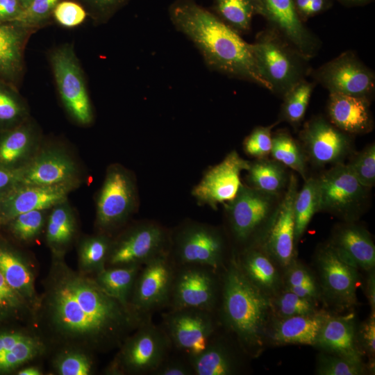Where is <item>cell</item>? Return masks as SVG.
<instances>
[{
  "label": "cell",
  "instance_id": "6da1fadb",
  "mask_svg": "<svg viewBox=\"0 0 375 375\" xmlns=\"http://www.w3.org/2000/svg\"><path fill=\"white\" fill-rule=\"evenodd\" d=\"M35 321L49 342L105 352L119 348L146 317L106 293L94 277L52 253Z\"/></svg>",
  "mask_w": 375,
  "mask_h": 375
},
{
  "label": "cell",
  "instance_id": "7a4b0ae2",
  "mask_svg": "<svg viewBox=\"0 0 375 375\" xmlns=\"http://www.w3.org/2000/svg\"><path fill=\"white\" fill-rule=\"evenodd\" d=\"M169 15L176 28L194 44L209 68L270 91L258 71L252 44L215 13L194 0H175Z\"/></svg>",
  "mask_w": 375,
  "mask_h": 375
},
{
  "label": "cell",
  "instance_id": "3957f363",
  "mask_svg": "<svg viewBox=\"0 0 375 375\" xmlns=\"http://www.w3.org/2000/svg\"><path fill=\"white\" fill-rule=\"evenodd\" d=\"M222 283L223 322L243 349L255 354L265 339L271 298L244 275L235 258L225 269Z\"/></svg>",
  "mask_w": 375,
  "mask_h": 375
},
{
  "label": "cell",
  "instance_id": "277c9868",
  "mask_svg": "<svg viewBox=\"0 0 375 375\" xmlns=\"http://www.w3.org/2000/svg\"><path fill=\"white\" fill-rule=\"evenodd\" d=\"M252 47L262 78L270 92L279 97L306 78L310 71L309 60L271 28L260 32Z\"/></svg>",
  "mask_w": 375,
  "mask_h": 375
},
{
  "label": "cell",
  "instance_id": "5b68a950",
  "mask_svg": "<svg viewBox=\"0 0 375 375\" xmlns=\"http://www.w3.org/2000/svg\"><path fill=\"white\" fill-rule=\"evenodd\" d=\"M169 340L162 328L144 318L119 347L107 367L108 374H151L167 358Z\"/></svg>",
  "mask_w": 375,
  "mask_h": 375
},
{
  "label": "cell",
  "instance_id": "8992f818",
  "mask_svg": "<svg viewBox=\"0 0 375 375\" xmlns=\"http://www.w3.org/2000/svg\"><path fill=\"white\" fill-rule=\"evenodd\" d=\"M53 78L63 106L70 117L81 126L94 120V112L84 73L72 44L53 48L49 54Z\"/></svg>",
  "mask_w": 375,
  "mask_h": 375
},
{
  "label": "cell",
  "instance_id": "52a82bcc",
  "mask_svg": "<svg viewBox=\"0 0 375 375\" xmlns=\"http://www.w3.org/2000/svg\"><path fill=\"white\" fill-rule=\"evenodd\" d=\"M283 194L265 192L242 184L234 199L224 203L235 239L241 243L253 239L255 243L274 217Z\"/></svg>",
  "mask_w": 375,
  "mask_h": 375
},
{
  "label": "cell",
  "instance_id": "ba28073f",
  "mask_svg": "<svg viewBox=\"0 0 375 375\" xmlns=\"http://www.w3.org/2000/svg\"><path fill=\"white\" fill-rule=\"evenodd\" d=\"M136 204V189L131 174L122 166L110 165L97 199L96 223L103 233L123 224Z\"/></svg>",
  "mask_w": 375,
  "mask_h": 375
},
{
  "label": "cell",
  "instance_id": "9c48e42d",
  "mask_svg": "<svg viewBox=\"0 0 375 375\" xmlns=\"http://www.w3.org/2000/svg\"><path fill=\"white\" fill-rule=\"evenodd\" d=\"M319 211L351 217L366 204L369 188L363 186L343 162L316 177Z\"/></svg>",
  "mask_w": 375,
  "mask_h": 375
},
{
  "label": "cell",
  "instance_id": "30bf717a",
  "mask_svg": "<svg viewBox=\"0 0 375 375\" xmlns=\"http://www.w3.org/2000/svg\"><path fill=\"white\" fill-rule=\"evenodd\" d=\"M175 267L167 251L142 266L129 299V307L135 313L146 317L168 306Z\"/></svg>",
  "mask_w": 375,
  "mask_h": 375
},
{
  "label": "cell",
  "instance_id": "8fae6325",
  "mask_svg": "<svg viewBox=\"0 0 375 375\" xmlns=\"http://www.w3.org/2000/svg\"><path fill=\"white\" fill-rule=\"evenodd\" d=\"M215 269L203 265H185L175 268L168 306L170 310L192 308L212 312L219 285Z\"/></svg>",
  "mask_w": 375,
  "mask_h": 375
},
{
  "label": "cell",
  "instance_id": "7c38bea8",
  "mask_svg": "<svg viewBox=\"0 0 375 375\" xmlns=\"http://www.w3.org/2000/svg\"><path fill=\"white\" fill-rule=\"evenodd\" d=\"M297 191V178L291 173L274 217L253 245L265 252L274 262L285 268L294 259V202Z\"/></svg>",
  "mask_w": 375,
  "mask_h": 375
},
{
  "label": "cell",
  "instance_id": "4fadbf2b",
  "mask_svg": "<svg viewBox=\"0 0 375 375\" xmlns=\"http://www.w3.org/2000/svg\"><path fill=\"white\" fill-rule=\"evenodd\" d=\"M19 183L74 190L81 183V172L74 159L63 149L42 146L32 159L17 170Z\"/></svg>",
  "mask_w": 375,
  "mask_h": 375
},
{
  "label": "cell",
  "instance_id": "5bb4252c",
  "mask_svg": "<svg viewBox=\"0 0 375 375\" xmlns=\"http://www.w3.org/2000/svg\"><path fill=\"white\" fill-rule=\"evenodd\" d=\"M162 329L171 346L188 359L200 354L215 331L212 312L192 309L170 310L162 315Z\"/></svg>",
  "mask_w": 375,
  "mask_h": 375
},
{
  "label": "cell",
  "instance_id": "9a60e30c",
  "mask_svg": "<svg viewBox=\"0 0 375 375\" xmlns=\"http://www.w3.org/2000/svg\"><path fill=\"white\" fill-rule=\"evenodd\" d=\"M315 81L329 92L360 97L371 100L375 76L352 51H345L322 65L314 73Z\"/></svg>",
  "mask_w": 375,
  "mask_h": 375
},
{
  "label": "cell",
  "instance_id": "2e32d148",
  "mask_svg": "<svg viewBox=\"0 0 375 375\" xmlns=\"http://www.w3.org/2000/svg\"><path fill=\"white\" fill-rule=\"evenodd\" d=\"M167 233L159 225L144 222L131 227L112 240L106 267L143 265L167 251Z\"/></svg>",
  "mask_w": 375,
  "mask_h": 375
},
{
  "label": "cell",
  "instance_id": "e0dca14e",
  "mask_svg": "<svg viewBox=\"0 0 375 375\" xmlns=\"http://www.w3.org/2000/svg\"><path fill=\"white\" fill-rule=\"evenodd\" d=\"M299 139L307 160L316 166L341 163L352 150L349 135L322 117L305 123Z\"/></svg>",
  "mask_w": 375,
  "mask_h": 375
},
{
  "label": "cell",
  "instance_id": "ac0fdd59",
  "mask_svg": "<svg viewBox=\"0 0 375 375\" xmlns=\"http://www.w3.org/2000/svg\"><path fill=\"white\" fill-rule=\"evenodd\" d=\"M224 253L221 233L210 226L189 224L176 235L174 257L180 265H203L217 270L222 265Z\"/></svg>",
  "mask_w": 375,
  "mask_h": 375
},
{
  "label": "cell",
  "instance_id": "d6986e66",
  "mask_svg": "<svg viewBox=\"0 0 375 375\" xmlns=\"http://www.w3.org/2000/svg\"><path fill=\"white\" fill-rule=\"evenodd\" d=\"M250 162L236 151H231L218 164L210 167L200 182L194 187L192 194L200 204L217 209L237 195L242 183L241 172L247 170Z\"/></svg>",
  "mask_w": 375,
  "mask_h": 375
},
{
  "label": "cell",
  "instance_id": "ffe728a7",
  "mask_svg": "<svg viewBox=\"0 0 375 375\" xmlns=\"http://www.w3.org/2000/svg\"><path fill=\"white\" fill-rule=\"evenodd\" d=\"M316 262L326 297L339 307L356 305L357 268L345 262L330 243L319 249Z\"/></svg>",
  "mask_w": 375,
  "mask_h": 375
},
{
  "label": "cell",
  "instance_id": "44dd1931",
  "mask_svg": "<svg viewBox=\"0 0 375 375\" xmlns=\"http://www.w3.org/2000/svg\"><path fill=\"white\" fill-rule=\"evenodd\" d=\"M262 15L271 29L278 33L308 60L320 48V41L303 24L294 0H260Z\"/></svg>",
  "mask_w": 375,
  "mask_h": 375
},
{
  "label": "cell",
  "instance_id": "7402d4cb",
  "mask_svg": "<svg viewBox=\"0 0 375 375\" xmlns=\"http://www.w3.org/2000/svg\"><path fill=\"white\" fill-rule=\"evenodd\" d=\"M49 343L40 331L31 326L0 329V374L17 372L42 358Z\"/></svg>",
  "mask_w": 375,
  "mask_h": 375
},
{
  "label": "cell",
  "instance_id": "603a6c76",
  "mask_svg": "<svg viewBox=\"0 0 375 375\" xmlns=\"http://www.w3.org/2000/svg\"><path fill=\"white\" fill-rule=\"evenodd\" d=\"M72 190L18 183L0 200V228L17 215L32 210H48L67 200Z\"/></svg>",
  "mask_w": 375,
  "mask_h": 375
},
{
  "label": "cell",
  "instance_id": "cb8c5ba5",
  "mask_svg": "<svg viewBox=\"0 0 375 375\" xmlns=\"http://www.w3.org/2000/svg\"><path fill=\"white\" fill-rule=\"evenodd\" d=\"M40 131L31 117L22 124L0 131V165L17 171L24 167L41 147Z\"/></svg>",
  "mask_w": 375,
  "mask_h": 375
},
{
  "label": "cell",
  "instance_id": "d4e9b609",
  "mask_svg": "<svg viewBox=\"0 0 375 375\" xmlns=\"http://www.w3.org/2000/svg\"><path fill=\"white\" fill-rule=\"evenodd\" d=\"M327 112L329 122L349 135L364 134L373 129L369 99L329 92Z\"/></svg>",
  "mask_w": 375,
  "mask_h": 375
},
{
  "label": "cell",
  "instance_id": "484cf974",
  "mask_svg": "<svg viewBox=\"0 0 375 375\" xmlns=\"http://www.w3.org/2000/svg\"><path fill=\"white\" fill-rule=\"evenodd\" d=\"M315 346L328 353L362 363L354 315L331 316L328 315L318 333Z\"/></svg>",
  "mask_w": 375,
  "mask_h": 375
},
{
  "label": "cell",
  "instance_id": "4316f807",
  "mask_svg": "<svg viewBox=\"0 0 375 375\" xmlns=\"http://www.w3.org/2000/svg\"><path fill=\"white\" fill-rule=\"evenodd\" d=\"M32 31L15 22H0V80L17 88L24 74V53Z\"/></svg>",
  "mask_w": 375,
  "mask_h": 375
},
{
  "label": "cell",
  "instance_id": "83f0119b",
  "mask_svg": "<svg viewBox=\"0 0 375 375\" xmlns=\"http://www.w3.org/2000/svg\"><path fill=\"white\" fill-rule=\"evenodd\" d=\"M330 244L348 264L367 271L374 269L375 246L365 228L354 224L343 226Z\"/></svg>",
  "mask_w": 375,
  "mask_h": 375
},
{
  "label": "cell",
  "instance_id": "f1b7e54d",
  "mask_svg": "<svg viewBox=\"0 0 375 375\" xmlns=\"http://www.w3.org/2000/svg\"><path fill=\"white\" fill-rule=\"evenodd\" d=\"M0 273L8 285L29 303L36 315L40 295L31 267L18 251L4 242H0Z\"/></svg>",
  "mask_w": 375,
  "mask_h": 375
},
{
  "label": "cell",
  "instance_id": "f546056e",
  "mask_svg": "<svg viewBox=\"0 0 375 375\" xmlns=\"http://www.w3.org/2000/svg\"><path fill=\"white\" fill-rule=\"evenodd\" d=\"M328 314H312L279 318L270 332L271 340L277 344H298L315 346L319 330Z\"/></svg>",
  "mask_w": 375,
  "mask_h": 375
},
{
  "label": "cell",
  "instance_id": "4dcf8cb0",
  "mask_svg": "<svg viewBox=\"0 0 375 375\" xmlns=\"http://www.w3.org/2000/svg\"><path fill=\"white\" fill-rule=\"evenodd\" d=\"M237 263L244 275L256 287L269 294L280 285V276L274 262L261 249L249 247Z\"/></svg>",
  "mask_w": 375,
  "mask_h": 375
},
{
  "label": "cell",
  "instance_id": "1f68e13d",
  "mask_svg": "<svg viewBox=\"0 0 375 375\" xmlns=\"http://www.w3.org/2000/svg\"><path fill=\"white\" fill-rule=\"evenodd\" d=\"M76 233V219L67 200L49 209L46 222V240L52 253L64 255Z\"/></svg>",
  "mask_w": 375,
  "mask_h": 375
},
{
  "label": "cell",
  "instance_id": "d6a6232c",
  "mask_svg": "<svg viewBox=\"0 0 375 375\" xmlns=\"http://www.w3.org/2000/svg\"><path fill=\"white\" fill-rule=\"evenodd\" d=\"M247 171L250 187L271 194L284 193L290 174L281 162L267 158L256 159Z\"/></svg>",
  "mask_w": 375,
  "mask_h": 375
},
{
  "label": "cell",
  "instance_id": "836d02e7",
  "mask_svg": "<svg viewBox=\"0 0 375 375\" xmlns=\"http://www.w3.org/2000/svg\"><path fill=\"white\" fill-rule=\"evenodd\" d=\"M189 362L196 375H231L237 372L236 361L229 349L212 338L206 348Z\"/></svg>",
  "mask_w": 375,
  "mask_h": 375
},
{
  "label": "cell",
  "instance_id": "e575fe53",
  "mask_svg": "<svg viewBox=\"0 0 375 375\" xmlns=\"http://www.w3.org/2000/svg\"><path fill=\"white\" fill-rule=\"evenodd\" d=\"M142 266L128 265L106 267L96 273L94 278L106 293L129 307L130 296Z\"/></svg>",
  "mask_w": 375,
  "mask_h": 375
},
{
  "label": "cell",
  "instance_id": "d590c367",
  "mask_svg": "<svg viewBox=\"0 0 375 375\" xmlns=\"http://www.w3.org/2000/svg\"><path fill=\"white\" fill-rule=\"evenodd\" d=\"M216 15L238 33L251 28L255 15H262L260 0H213Z\"/></svg>",
  "mask_w": 375,
  "mask_h": 375
},
{
  "label": "cell",
  "instance_id": "8d00e7d4",
  "mask_svg": "<svg viewBox=\"0 0 375 375\" xmlns=\"http://www.w3.org/2000/svg\"><path fill=\"white\" fill-rule=\"evenodd\" d=\"M319 211V202L317 178H307L301 189L297 191L294 202L296 242L306 231L313 215Z\"/></svg>",
  "mask_w": 375,
  "mask_h": 375
},
{
  "label": "cell",
  "instance_id": "74e56055",
  "mask_svg": "<svg viewBox=\"0 0 375 375\" xmlns=\"http://www.w3.org/2000/svg\"><path fill=\"white\" fill-rule=\"evenodd\" d=\"M270 155L272 158L306 178L307 158L298 141L287 131H281L272 135Z\"/></svg>",
  "mask_w": 375,
  "mask_h": 375
},
{
  "label": "cell",
  "instance_id": "f35d334b",
  "mask_svg": "<svg viewBox=\"0 0 375 375\" xmlns=\"http://www.w3.org/2000/svg\"><path fill=\"white\" fill-rule=\"evenodd\" d=\"M28 118V106L18 88L0 80V131L14 128Z\"/></svg>",
  "mask_w": 375,
  "mask_h": 375
},
{
  "label": "cell",
  "instance_id": "ab89813d",
  "mask_svg": "<svg viewBox=\"0 0 375 375\" xmlns=\"http://www.w3.org/2000/svg\"><path fill=\"white\" fill-rule=\"evenodd\" d=\"M111 242L108 235L103 233L83 239L78 247L80 271L97 273L105 268Z\"/></svg>",
  "mask_w": 375,
  "mask_h": 375
},
{
  "label": "cell",
  "instance_id": "60d3db41",
  "mask_svg": "<svg viewBox=\"0 0 375 375\" xmlns=\"http://www.w3.org/2000/svg\"><path fill=\"white\" fill-rule=\"evenodd\" d=\"M314 87L315 83L306 78L296 83L283 97L281 119L298 128L304 118Z\"/></svg>",
  "mask_w": 375,
  "mask_h": 375
},
{
  "label": "cell",
  "instance_id": "b9f144b4",
  "mask_svg": "<svg viewBox=\"0 0 375 375\" xmlns=\"http://www.w3.org/2000/svg\"><path fill=\"white\" fill-rule=\"evenodd\" d=\"M55 356L53 367L59 375H90L94 371L90 351L76 347H64Z\"/></svg>",
  "mask_w": 375,
  "mask_h": 375
},
{
  "label": "cell",
  "instance_id": "7bdbcfd3",
  "mask_svg": "<svg viewBox=\"0 0 375 375\" xmlns=\"http://www.w3.org/2000/svg\"><path fill=\"white\" fill-rule=\"evenodd\" d=\"M35 321V311L0 273V324L10 320Z\"/></svg>",
  "mask_w": 375,
  "mask_h": 375
},
{
  "label": "cell",
  "instance_id": "ee69618b",
  "mask_svg": "<svg viewBox=\"0 0 375 375\" xmlns=\"http://www.w3.org/2000/svg\"><path fill=\"white\" fill-rule=\"evenodd\" d=\"M47 212L44 210H37L20 214L2 227H6L16 240L24 242H31L40 235L44 227Z\"/></svg>",
  "mask_w": 375,
  "mask_h": 375
},
{
  "label": "cell",
  "instance_id": "f6af8a7d",
  "mask_svg": "<svg viewBox=\"0 0 375 375\" xmlns=\"http://www.w3.org/2000/svg\"><path fill=\"white\" fill-rule=\"evenodd\" d=\"M272 311L279 318L308 315L317 312L314 301L301 297L289 290H285L273 300L271 299Z\"/></svg>",
  "mask_w": 375,
  "mask_h": 375
},
{
  "label": "cell",
  "instance_id": "bcb514c9",
  "mask_svg": "<svg viewBox=\"0 0 375 375\" xmlns=\"http://www.w3.org/2000/svg\"><path fill=\"white\" fill-rule=\"evenodd\" d=\"M347 165L358 181L370 189L375 184V144H370L356 153Z\"/></svg>",
  "mask_w": 375,
  "mask_h": 375
},
{
  "label": "cell",
  "instance_id": "7dc6e473",
  "mask_svg": "<svg viewBox=\"0 0 375 375\" xmlns=\"http://www.w3.org/2000/svg\"><path fill=\"white\" fill-rule=\"evenodd\" d=\"M365 372L363 363H358L331 354L321 353L317 360L316 373L320 375H360Z\"/></svg>",
  "mask_w": 375,
  "mask_h": 375
},
{
  "label": "cell",
  "instance_id": "c3c4849f",
  "mask_svg": "<svg viewBox=\"0 0 375 375\" xmlns=\"http://www.w3.org/2000/svg\"><path fill=\"white\" fill-rule=\"evenodd\" d=\"M61 1L33 0L14 22L34 31L52 16L55 7Z\"/></svg>",
  "mask_w": 375,
  "mask_h": 375
},
{
  "label": "cell",
  "instance_id": "681fc988",
  "mask_svg": "<svg viewBox=\"0 0 375 375\" xmlns=\"http://www.w3.org/2000/svg\"><path fill=\"white\" fill-rule=\"evenodd\" d=\"M277 123L256 127L244 140L245 153L256 159L267 158L272 145V129Z\"/></svg>",
  "mask_w": 375,
  "mask_h": 375
},
{
  "label": "cell",
  "instance_id": "f907efd6",
  "mask_svg": "<svg viewBox=\"0 0 375 375\" xmlns=\"http://www.w3.org/2000/svg\"><path fill=\"white\" fill-rule=\"evenodd\" d=\"M75 1V0H74ZM130 0H76L96 24L108 22Z\"/></svg>",
  "mask_w": 375,
  "mask_h": 375
},
{
  "label": "cell",
  "instance_id": "816d5d0a",
  "mask_svg": "<svg viewBox=\"0 0 375 375\" xmlns=\"http://www.w3.org/2000/svg\"><path fill=\"white\" fill-rule=\"evenodd\" d=\"M87 15L86 11L78 3L72 0L60 1L52 13L56 22L66 28L81 25Z\"/></svg>",
  "mask_w": 375,
  "mask_h": 375
},
{
  "label": "cell",
  "instance_id": "f5cc1de1",
  "mask_svg": "<svg viewBox=\"0 0 375 375\" xmlns=\"http://www.w3.org/2000/svg\"><path fill=\"white\" fill-rule=\"evenodd\" d=\"M286 269L285 280L287 287L316 283L310 271L294 259Z\"/></svg>",
  "mask_w": 375,
  "mask_h": 375
},
{
  "label": "cell",
  "instance_id": "db71d44e",
  "mask_svg": "<svg viewBox=\"0 0 375 375\" xmlns=\"http://www.w3.org/2000/svg\"><path fill=\"white\" fill-rule=\"evenodd\" d=\"M155 375H192L194 374L190 362L168 359L167 358L152 373Z\"/></svg>",
  "mask_w": 375,
  "mask_h": 375
},
{
  "label": "cell",
  "instance_id": "11a10c76",
  "mask_svg": "<svg viewBox=\"0 0 375 375\" xmlns=\"http://www.w3.org/2000/svg\"><path fill=\"white\" fill-rule=\"evenodd\" d=\"M360 338L363 347L371 355L375 351V315H372L362 325L360 330Z\"/></svg>",
  "mask_w": 375,
  "mask_h": 375
},
{
  "label": "cell",
  "instance_id": "9f6ffc18",
  "mask_svg": "<svg viewBox=\"0 0 375 375\" xmlns=\"http://www.w3.org/2000/svg\"><path fill=\"white\" fill-rule=\"evenodd\" d=\"M19 183L18 172L0 165V200Z\"/></svg>",
  "mask_w": 375,
  "mask_h": 375
},
{
  "label": "cell",
  "instance_id": "6f0895ef",
  "mask_svg": "<svg viewBox=\"0 0 375 375\" xmlns=\"http://www.w3.org/2000/svg\"><path fill=\"white\" fill-rule=\"evenodd\" d=\"M22 10L19 0H0V22H14Z\"/></svg>",
  "mask_w": 375,
  "mask_h": 375
},
{
  "label": "cell",
  "instance_id": "680465c9",
  "mask_svg": "<svg viewBox=\"0 0 375 375\" xmlns=\"http://www.w3.org/2000/svg\"><path fill=\"white\" fill-rule=\"evenodd\" d=\"M287 289L301 297L314 301L317 299L319 294L316 283L306 285L290 286L287 287Z\"/></svg>",
  "mask_w": 375,
  "mask_h": 375
},
{
  "label": "cell",
  "instance_id": "91938a15",
  "mask_svg": "<svg viewBox=\"0 0 375 375\" xmlns=\"http://www.w3.org/2000/svg\"><path fill=\"white\" fill-rule=\"evenodd\" d=\"M330 0H309L306 19L321 13L330 6Z\"/></svg>",
  "mask_w": 375,
  "mask_h": 375
},
{
  "label": "cell",
  "instance_id": "94428289",
  "mask_svg": "<svg viewBox=\"0 0 375 375\" xmlns=\"http://www.w3.org/2000/svg\"><path fill=\"white\" fill-rule=\"evenodd\" d=\"M369 272L367 281V297L371 307V315H375V276L373 269Z\"/></svg>",
  "mask_w": 375,
  "mask_h": 375
},
{
  "label": "cell",
  "instance_id": "6125c7cd",
  "mask_svg": "<svg viewBox=\"0 0 375 375\" xmlns=\"http://www.w3.org/2000/svg\"><path fill=\"white\" fill-rule=\"evenodd\" d=\"M294 3L299 17L303 21H305L306 19L309 0H294Z\"/></svg>",
  "mask_w": 375,
  "mask_h": 375
},
{
  "label": "cell",
  "instance_id": "be15d7a7",
  "mask_svg": "<svg viewBox=\"0 0 375 375\" xmlns=\"http://www.w3.org/2000/svg\"><path fill=\"white\" fill-rule=\"evenodd\" d=\"M18 375H41L42 371L37 366H24L17 372Z\"/></svg>",
  "mask_w": 375,
  "mask_h": 375
},
{
  "label": "cell",
  "instance_id": "e7e4bbea",
  "mask_svg": "<svg viewBox=\"0 0 375 375\" xmlns=\"http://www.w3.org/2000/svg\"><path fill=\"white\" fill-rule=\"evenodd\" d=\"M347 6H362L368 3L372 0H337Z\"/></svg>",
  "mask_w": 375,
  "mask_h": 375
},
{
  "label": "cell",
  "instance_id": "03108f58",
  "mask_svg": "<svg viewBox=\"0 0 375 375\" xmlns=\"http://www.w3.org/2000/svg\"><path fill=\"white\" fill-rule=\"evenodd\" d=\"M33 0H19L22 9H25L31 3Z\"/></svg>",
  "mask_w": 375,
  "mask_h": 375
}]
</instances>
